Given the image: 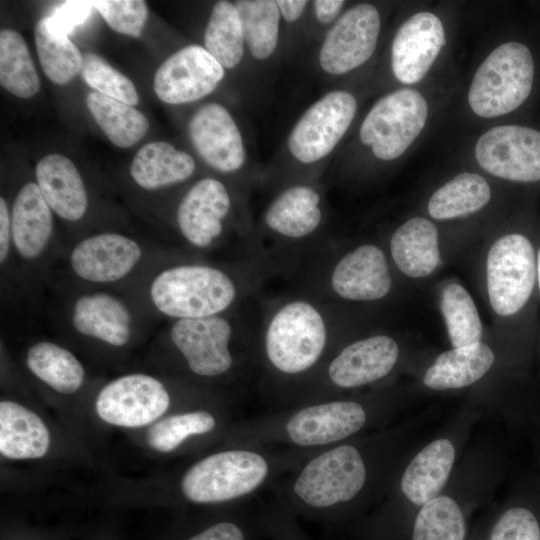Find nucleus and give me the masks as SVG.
Here are the masks:
<instances>
[{
	"instance_id": "aec40b11",
	"label": "nucleus",
	"mask_w": 540,
	"mask_h": 540,
	"mask_svg": "<svg viewBox=\"0 0 540 540\" xmlns=\"http://www.w3.org/2000/svg\"><path fill=\"white\" fill-rule=\"evenodd\" d=\"M330 286L349 301H375L385 297L392 279L384 252L373 244L358 246L334 266Z\"/></svg>"
},
{
	"instance_id": "7c9ffc66",
	"label": "nucleus",
	"mask_w": 540,
	"mask_h": 540,
	"mask_svg": "<svg viewBox=\"0 0 540 540\" xmlns=\"http://www.w3.org/2000/svg\"><path fill=\"white\" fill-rule=\"evenodd\" d=\"M26 364L39 380L62 394L75 393L84 381L85 370L76 356L50 341L34 343L27 351Z\"/></svg>"
},
{
	"instance_id": "4468645a",
	"label": "nucleus",
	"mask_w": 540,
	"mask_h": 540,
	"mask_svg": "<svg viewBox=\"0 0 540 540\" xmlns=\"http://www.w3.org/2000/svg\"><path fill=\"white\" fill-rule=\"evenodd\" d=\"M188 136L204 162L219 172L238 171L246 161L239 127L219 103H207L193 114L188 123Z\"/></svg>"
},
{
	"instance_id": "c85d7f7f",
	"label": "nucleus",
	"mask_w": 540,
	"mask_h": 540,
	"mask_svg": "<svg viewBox=\"0 0 540 540\" xmlns=\"http://www.w3.org/2000/svg\"><path fill=\"white\" fill-rule=\"evenodd\" d=\"M196 168L194 159L164 141L143 145L135 154L130 175L137 185L156 190L190 178Z\"/></svg>"
},
{
	"instance_id": "49530a36",
	"label": "nucleus",
	"mask_w": 540,
	"mask_h": 540,
	"mask_svg": "<svg viewBox=\"0 0 540 540\" xmlns=\"http://www.w3.org/2000/svg\"><path fill=\"white\" fill-rule=\"evenodd\" d=\"M13 248L12 241V224L11 212L9 211L6 200L0 198V263L1 266L6 263L11 249Z\"/></svg>"
},
{
	"instance_id": "9b49d317",
	"label": "nucleus",
	"mask_w": 540,
	"mask_h": 540,
	"mask_svg": "<svg viewBox=\"0 0 540 540\" xmlns=\"http://www.w3.org/2000/svg\"><path fill=\"white\" fill-rule=\"evenodd\" d=\"M381 20L375 6L362 3L334 22L320 47L318 61L330 75L346 74L364 64L375 51Z\"/></svg>"
},
{
	"instance_id": "bb28decb",
	"label": "nucleus",
	"mask_w": 540,
	"mask_h": 540,
	"mask_svg": "<svg viewBox=\"0 0 540 540\" xmlns=\"http://www.w3.org/2000/svg\"><path fill=\"white\" fill-rule=\"evenodd\" d=\"M390 251L403 274L412 278L430 275L440 262L436 226L423 217L409 219L393 233Z\"/></svg>"
},
{
	"instance_id": "ddd939ff",
	"label": "nucleus",
	"mask_w": 540,
	"mask_h": 540,
	"mask_svg": "<svg viewBox=\"0 0 540 540\" xmlns=\"http://www.w3.org/2000/svg\"><path fill=\"white\" fill-rule=\"evenodd\" d=\"M169 335L189 369L198 376H219L229 371L233 365L229 348L232 325L221 314L176 319Z\"/></svg>"
},
{
	"instance_id": "c756f323",
	"label": "nucleus",
	"mask_w": 540,
	"mask_h": 540,
	"mask_svg": "<svg viewBox=\"0 0 540 540\" xmlns=\"http://www.w3.org/2000/svg\"><path fill=\"white\" fill-rule=\"evenodd\" d=\"M393 540H467L465 511L453 497L438 495L418 508Z\"/></svg>"
},
{
	"instance_id": "423d86ee",
	"label": "nucleus",
	"mask_w": 540,
	"mask_h": 540,
	"mask_svg": "<svg viewBox=\"0 0 540 540\" xmlns=\"http://www.w3.org/2000/svg\"><path fill=\"white\" fill-rule=\"evenodd\" d=\"M425 98L414 89H399L380 98L365 116L360 140L381 160L400 157L424 128Z\"/></svg>"
},
{
	"instance_id": "a19ab883",
	"label": "nucleus",
	"mask_w": 540,
	"mask_h": 540,
	"mask_svg": "<svg viewBox=\"0 0 540 540\" xmlns=\"http://www.w3.org/2000/svg\"><path fill=\"white\" fill-rule=\"evenodd\" d=\"M91 3L113 30L131 37H140L148 17L145 1L101 0Z\"/></svg>"
},
{
	"instance_id": "c03bdc74",
	"label": "nucleus",
	"mask_w": 540,
	"mask_h": 540,
	"mask_svg": "<svg viewBox=\"0 0 540 540\" xmlns=\"http://www.w3.org/2000/svg\"><path fill=\"white\" fill-rule=\"evenodd\" d=\"M253 536V529L245 520H223L211 524L187 540H253Z\"/></svg>"
},
{
	"instance_id": "37998d69",
	"label": "nucleus",
	"mask_w": 540,
	"mask_h": 540,
	"mask_svg": "<svg viewBox=\"0 0 540 540\" xmlns=\"http://www.w3.org/2000/svg\"><path fill=\"white\" fill-rule=\"evenodd\" d=\"M92 8L91 1H66L45 17L46 23L53 33L68 36L77 26L87 21Z\"/></svg>"
},
{
	"instance_id": "e433bc0d",
	"label": "nucleus",
	"mask_w": 540,
	"mask_h": 540,
	"mask_svg": "<svg viewBox=\"0 0 540 540\" xmlns=\"http://www.w3.org/2000/svg\"><path fill=\"white\" fill-rule=\"evenodd\" d=\"M35 47L43 72L55 84L70 82L82 67L83 55L68 36L53 33L45 17L34 32Z\"/></svg>"
},
{
	"instance_id": "c9c22d12",
	"label": "nucleus",
	"mask_w": 540,
	"mask_h": 540,
	"mask_svg": "<svg viewBox=\"0 0 540 540\" xmlns=\"http://www.w3.org/2000/svg\"><path fill=\"white\" fill-rule=\"evenodd\" d=\"M0 84L19 98H31L40 88L29 49L23 37L15 30L0 32Z\"/></svg>"
},
{
	"instance_id": "1a4fd4ad",
	"label": "nucleus",
	"mask_w": 540,
	"mask_h": 540,
	"mask_svg": "<svg viewBox=\"0 0 540 540\" xmlns=\"http://www.w3.org/2000/svg\"><path fill=\"white\" fill-rule=\"evenodd\" d=\"M170 405V395L156 378L141 374L121 376L99 392L95 409L108 424L137 428L163 415Z\"/></svg>"
},
{
	"instance_id": "f257e3e1",
	"label": "nucleus",
	"mask_w": 540,
	"mask_h": 540,
	"mask_svg": "<svg viewBox=\"0 0 540 540\" xmlns=\"http://www.w3.org/2000/svg\"><path fill=\"white\" fill-rule=\"evenodd\" d=\"M234 280L225 271L204 264H180L160 271L149 296L163 315L176 319L220 315L236 300Z\"/></svg>"
},
{
	"instance_id": "9d476101",
	"label": "nucleus",
	"mask_w": 540,
	"mask_h": 540,
	"mask_svg": "<svg viewBox=\"0 0 540 540\" xmlns=\"http://www.w3.org/2000/svg\"><path fill=\"white\" fill-rule=\"evenodd\" d=\"M475 157L484 170L497 177L539 181L540 132L520 125L493 127L478 139Z\"/></svg>"
},
{
	"instance_id": "f3484780",
	"label": "nucleus",
	"mask_w": 540,
	"mask_h": 540,
	"mask_svg": "<svg viewBox=\"0 0 540 540\" xmlns=\"http://www.w3.org/2000/svg\"><path fill=\"white\" fill-rule=\"evenodd\" d=\"M446 43L444 27L431 12H419L397 30L392 42V71L400 82H419Z\"/></svg>"
},
{
	"instance_id": "412c9836",
	"label": "nucleus",
	"mask_w": 540,
	"mask_h": 540,
	"mask_svg": "<svg viewBox=\"0 0 540 540\" xmlns=\"http://www.w3.org/2000/svg\"><path fill=\"white\" fill-rule=\"evenodd\" d=\"M71 322L79 334L114 347L127 344L132 334L130 309L120 298L107 292L78 297L72 306Z\"/></svg>"
},
{
	"instance_id": "20e7f679",
	"label": "nucleus",
	"mask_w": 540,
	"mask_h": 540,
	"mask_svg": "<svg viewBox=\"0 0 540 540\" xmlns=\"http://www.w3.org/2000/svg\"><path fill=\"white\" fill-rule=\"evenodd\" d=\"M533 77L530 50L522 43H504L477 69L469 89V105L475 114L484 118L507 114L527 99Z\"/></svg>"
},
{
	"instance_id": "6e6552de",
	"label": "nucleus",
	"mask_w": 540,
	"mask_h": 540,
	"mask_svg": "<svg viewBox=\"0 0 540 540\" xmlns=\"http://www.w3.org/2000/svg\"><path fill=\"white\" fill-rule=\"evenodd\" d=\"M357 110L348 91L334 90L314 102L293 126L287 140L291 155L312 164L327 157L343 138Z\"/></svg>"
},
{
	"instance_id": "2eb2a0df",
	"label": "nucleus",
	"mask_w": 540,
	"mask_h": 540,
	"mask_svg": "<svg viewBox=\"0 0 540 540\" xmlns=\"http://www.w3.org/2000/svg\"><path fill=\"white\" fill-rule=\"evenodd\" d=\"M142 257L134 239L119 233L91 235L77 243L69 256L73 273L97 284L114 283L129 275Z\"/></svg>"
},
{
	"instance_id": "58836bf2",
	"label": "nucleus",
	"mask_w": 540,
	"mask_h": 540,
	"mask_svg": "<svg viewBox=\"0 0 540 540\" xmlns=\"http://www.w3.org/2000/svg\"><path fill=\"white\" fill-rule=\"evenodd\" d=\"M214 416L205 410L176 414L158 421L148 430V445L155 451L168 453L188 437L202 435L215 428Z\"/></svg>"
},
{
	"instance_id": "4be33fe9",
	"label": "nucleus",
	"mask_w": 540,
	"mask_h": 540,
	"mask_svg": "<svg viewBox=\"0 0 540 540\" xmlns=\"http://www.w3.org/2000/svg\"><path fill=\"white\" fill-rule=\"evenodd\" d=\"M13 249L24 260L43 255L53 234L52 209L37 183L28 182L18 191L11 210Z\"/></svg>"
},
{
	"instance_id": "0eeeda50",
	"label": "nucleus",
	"mask_w": 540,
	"mask_h": 540,
	"mask_svg": "<svg viewBox=\"0 0 540 540\" xmlns=\"http://www.w3.org/2000/svg\"><path fill=\"white\" fill-rule=\"evenodd\" d=\"M533 246L524 235L497 239L487 256V290L492 309L501 316L520 311L530 298L536 280Z\"/></svg>"
},
{
	"instance_id": "f704fd0d",
	"label": "nucleus",
	"mask_w": 540,
	"mask_h": 540,
	"mask_svg": "<svg viewBox=\"0 0 540 540\" xmlns=\"http://www.w3.org/2000/svg\"><path fill=\"white\" fill-rule=\"evenodd\" d=\"M234 4L248 51L257 60L268 59L279 40L281 15L276 0H238Z\"/></svg>"
},
{
	"instance_id": "473e14b6",
	"label": "nucleus",
	"mask_w": 540,
	"mask_h": 540,
	"mask_svg": "<svg viewBox=\"0 0 540 540\" xmlns=\"http://www.w3.org/2000/svg\"><path fill=\"white\" fill-rule=\"evenodd\" d=\"M490 187L481 175L464 172L449 180L431 196L428 211L438 220L474 213L490 200Z\"/></svg>"
},
{
	"instance_id": "cd10ccee",
	"label": "nucleus",
	"mask_w": 540,
	"mask_h": 540,
	"mask_svg": "<svg viewBox=\"0 0 540 540\" xmlns=\"http://www.w3.org/2000/svg\"><path fill=\"white\" fill-rule=\"evenodd\" d=\"M494 360L491 348L481 341L453 348L437 356L425 372L423 383L439 391L467 387L485 376Z\"/></svg>"
},
{
	"instance_id": "6ab92c4d",
	"label": "nucleus",
	"mask_w": 540,
	"mask_h": 540,
	"mask_svg": "<svg viewBox=\"0 0 540 540\" xmlns=\"http://www.w3.org/2000/svg\"><path fill=\"white\" fill-rule=\"evenodd\" d=\"M399 357V347L387 335H374L343 348L329 363L327 374L337 387L352 389L387 376Z\"/></svg>"
},
{
	"instance_id": "3c124183",
	"label": "nucleus",
	"mask_w": 540,
	"mask_h": 540,
	"mask_svg": "<svg viewBox=\"0 0 540 540\" xmlns=\"http://www.w3.org/2000/svg\"><path fill=\"white\" fill-rule=\"evenodd\" d=\"M476 540H487L486 536L484 538L476 539Z\"/></svg>"
},
{
	"instance_id": "393cba45",
	"label": "nucleus",
	"mask_w": 540,
	"mask_h": 540,
	"mask_svg": "<svg viewBox=\"0 0 540 540\" xmlns=\"http://www.w3.org/2000/svg\"><path fill=\"white\" fill-rule=\"evenodd\" d=\"M321 196L315 188L298 184L285 189L269 205L264 222L274 233L301 239L317 230L322 221Z\"/></svg>"
},
{
	"instance_id": "2f4dec72",
	"label": "nucleus",
	"mask_w": 540,
	"mask_h": 540,
	"mask_svg": "<svg viewBox=\"0 0 540 540\" xmlns=\"http://www.w3.org/2000/svg\"><path fill=\"white\" fill-rule=\"evenodd\" d=\"M86 105L98 126L116 146L128 148L144 137L149 122L139 110L98 92H90Z\"/></svg>"
},
{
	"instance_id": "a211bd4d",
	"label": "nucleus",
	"mask_w": 540,
	"mask_h": 540,
	"mask_svg": "<svg viewBox=\"0 0 540 540\" xmlns=\"http://www.w3.org/2000/svg\"><path fill=\"white\" fill-rule=\"evenodd\" d=\"M230 208L226 186L215 178H203L188 190L178 206V229L192 246L207 248L221 235L222 221Z\"/></svg>"
},
{
	"instance_id": "ea45409f",
	"label": "nucleus",
	"mask_w": 540,
	"mask_h": 540,
	"mask_svg": "<svg viewBox=\"0 0 540 540\" xmlns=\"http://www.w3.org/2000/svg\"><path fill=\"white\" fill-rule=\"evenodd\" d=\"M80 74L86 84L100 94L131 106L139 102L133 82L95 53L88 52L83 55Z\"/></svg>"
},
{
	"instance_id": "79ce46f5",
	"label": "nucleus",
	"mask_w": 540,
	"mask_h": 540,
	"mask_svg": "<svg viewBox=\"0 0 540 540\" xmlns=\"http://www.w3.org/2000/svg\"><path fill=\"white\" fill-rule=\"evenodd\" d=\"M487 540H540V523L535 514L521 506L510 507L492 522Z\"/></svg>"
},
{
	"instance_id": "5701e85b",
	"label": "nucleus",
	"mask_w": 540,
	"mask_h": 540,
	"mask_svg": "<svg viewBox=\"0 0 540 540\" xmlns=\"http://www.w3.org/2000/svg\"><path fill=\"white\" fill-rule=\"evenodd\" d=\"M36 183L53 212L68 221L80 220L88 207L83 179L75 164L61 154L43 157L35 168Z\"/></svg>"
},
{
	"instance_id": "a18cd8bd",
	"label": "nucleus",
	"mask_w": 540,
	"mask_h": 540,
	"mask_svg": "<svg viewBox=\"0 0 540 540\" xmlns=\"http://www.w3.org/2000/svg\"><path fill=\"white\" fill-rule=\"evenodd\" d=\"M264 528L276 540H309L293 524L290 518L274 516L264 523Z\"/></svg>"
},
{
	"instance_id": "b1692460",
	"label": "nucleus",
	"mask_w": 540,
	"mask_h": 540,
	"mask_svg": "<svg viewBox=\"0 0 540 540\" xmlns=\"http://www.w3.org/2000/svg\"><path fill=\"white\" fill-rule=\"evenodd\" d=\"M452 441L440 438L421 449L405 468L400 481L404 498L416 509L440 495L455 462Z\"/></svg>"
},
{
	"instance_id": "72a5a7b5",
	"label": "nucleus",
	"mask_w": 540,
	"mask_h": 540,
	"mask_svg": "<svg viewBox=\"0 0 540 540\" xmlns=\"http://www.w3.org/2000/svg\"><path fill=\"white\" fill-rule=\"evenodd\" d=\"M245 41L234 2L218 1L204 32V48L224 69L235 68L244 55Z\"/></svg>"
},
{
	"instance_id": "8fccbe9b",
	"label": "nucleus",
	"mask_w": 540,
	"mask_h": 540,
	"mask_svg": "<svg viewBox=\"0 0 540 540\" xmlns=\"http://www.w3.org/2000/svg\"><path fill=\"white\" fill-rule=\"evenodd\" d=\"M536 274H537L538 286L540 290V249L538 250V254H537Z\"/></svg>"
},
{
	"instance_id": "4c0bfd02",
	"label": "nucleus",
	"mask_w": 540,
	"mask_h": 540,
	"mask_svg": "<svg viewBox=\"0 0 540 540\" xmlns=\"http://www.w3.org/2000/svg\"><path fill=\"white\" fill-rule=\"evenodd\" d=\"M440 306L453 348L481 341L482 324L479 313L464 287L457 283L445 286Z\"/></svg>"
},
{
	"instance_id": "de8ad7c7",
	"label": "nucleus",
	"mask_w": 540,
	"mask_h": 540,
	"mask_svg": "<svg viewBox=\"0 0 540 540\" xmlns=\"http://www.w3.org/2000/svg\"><path fill=\"white\" fill-rule=\"evenodd\" d=\"M344 4L342 0H315L312 2L314 16L319 23L330 24L340 17Z\"/></svg>"
},
{
	"instance_id": "f8f14e48",
	"label": "nucleus",
	"mask_w": 540,
	"mask_h": 540,
	"mask_svg": "<svg viewBox=\"0 0 540 540\" xmlns=\"http://www.w3.org/2000/svg\"><path fill=\"white\" fill-rule=\"evenodd\" d=\"M224 75V68L204 47L188 45L158 67L153 87L161 101L185 104L213 92Z\"/></svg>"
},
{
	"instance_id": "dca6fc26",
	"label": "nucleus",
	"mask_w": 540,
	"mask_h": 540,
	"mask_svg": "<svg viewBox=\"0 0 540 540\" xmlns=\"http://www.w3.org/2000/svg\"><path fill=\"white\" fill-rule=\"evenodd\" d=\"M367 421L363 406L350 400H333L307 406L286 422L285 432L295 445L324 446L360 431Z\"/></svg>"
},
{
	"instance_id": "f03ea898",
	"label": "nucleus",
	"mask_w": 540,
	"mask_h": 540,
	"mask_svg": "<svg viewBox=\"0 0 540 540\" xmlns=\"http://www.w3.org/2000/svg\"><path fill=\"white\" fill-rule=\"evenodd\" d=\"M366 479L367 467L361 452L344 444L312 458L297 475L292 489L304 509L329 517L359 494Z\"/></svg>"
},
{
	"instance_id": "39448f33",
	"label": "nucleus",
	"mask_w": 540,
	"mask_h": 540,
	"mask_svg": "<svg viewBox=\"0 0 540 540\" xmlns=\"http://www.w3.org/2000/svg\"><path fill=\"white\" fill-rule=\"evenodd\" d=\"M269 463L258 452L232 449L211 454L183 475L181 492L197 504L223 503L255 491L269 474Z\"/></svg>"
},
{
	"instance_id": "09e8293b",
	"label": "nucleus",
	"mask_w": 540,
	"mask_h": 540,
	"mask_svg": "<svg viewBox=\"0 0 540 540\" xmlns=\"http://www.w3.org/2000/svg\"><path fill=\"white\" fill-rule=\"evenodd\" d=\"M281 15L287 22L297 21L308 5L306 0H276Z\"/></svg>"
},
{
	"instance_id": "a878e982",
	"label": "nucleus",
	"mask_w": 540,
	"mask_h": 540,
	"mask_svg": "<svg viewBox=\"0 0 540 540\" xmlns=\"http://www.w3.org/2000/svg\"><path fill=\"white\" fill-rule=\"evenodd\" d=\"M49 445V430L37 414L14 401L0 402V452L4 457L41 458Z\"/></svg>"
},
{
	"instance_id": "7ed1b4c3",
	"label": "nucleus",
	"mask_w": 540,
	"mask_h": 540,
	"mask_svg": "<svg viewBox=\"0 0 540 540\" xmlns=\"http://www.w3.org/2000/svg\"><path fill=\"white\" fill-rule=\"evenodd\" d=\"M327 336L320 310L309 301L292 300L270 318L264 335L265 354L278 372L301 374L319 361Z\"/></svg>"
}]
</instances>
